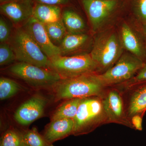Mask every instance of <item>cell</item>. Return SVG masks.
<instances>
[{"instance_id": "31", "label": "cell", "mask_w": 146, "mask_h": 146, "mask_svg": "<svg viewBox=\"0 0 146 146\" xmlns=\"http://www.w3.org/2000/svg\"><path fill=\"white\" fill-rule=\"evenodd\" d=\"M11 1V0H0V2H1V4H2L3 3L9 1Z\"/></svg>"}, {"instance_id": "2", "label": "cell", "mask_w": 146, "mask_h": 146, "mask_svg": "<svg viewBox=\"0 0 146 146\" xmlns=\"http://www.w3.org/2000/svg\"><path fill=\"white\" fill-rule=\"evenodd\" d=\"M123 50L119 33L106 31L96 36L90 54L98 65L99 71L105 72L115 65Z\"/></svg>"}, {"instance_id": "10", "label": "cell", "mask_w": 146, "mask_h": 146, "mask_svg": "<svg viewBox=\"0 0 146 146\" xmlns=\"http://www.w3.org/2000/svg\"><path fill=\"white\" fill-rule=\"evenodd\" d=\"M102 101L108 122L120 124L133 128L126 115L122 98L117 91H109Z\"/></svg>"}, {"instance_id": "20", "label": "cell", "mask_w": 146, "mask_h": 146, "mask_svg": "<svg viewBox=\"0 0 146 146\" xmlns=\"http://www.w3.org/2000/svg\"><path fill=\"white\" fill-rule=\"evenodd\" d=\"M0 146H26L23 130L10 127L2 133Z\"/></svg>"}, {"instance_id": "28", "label": "cell", "mask_w": 146, "mask_h": 146, "mask_svg": "<svg viewBox=\"0 0 146 146\" xmlns=\"http://www.w3.org/2000/svg\"><path fill=\"white\" fill-rule=\"evenodd\" d=\"M70 1V0H33L34 2L35 3H39L59 6L66 5L69 3Z\"/></svg>"}, {"instance_id": "25", "label": "cell", "mask_w": 146, "mask_h": 146, "mask_svg": "<svg viewBox=\"0 0 146 146\" xmlns=\"http://www.w3.org/2000/svg\"><path fill=\"white\" fill-rule=\"evenodd\" d=\"M134 11L138 21L141 24L146 23V0H135Z\"/></svg>"}, {"instance_id": "7", "label": "cell", "mask_w": 146, "mask_h": 146, "mask_svg": "<svg viewBox=\"0 0 146 146\" xmlns=\"http://www.w3.org/2000/svg\"><path fill=\"white\" fill-rule=\"evenodd\" d=\"M145 62L127 52L123 53L116 63L99 76L106 87L130 80L143 68Z\"/></svg>"}, {"instance_id": "29", "label": "cell", "mask_w": 146, "mask_h": 146, "mask_svg": "<svg viewBox=\"0 0 146 146\" xmlns=\"http://www.w3.org/2000/svg\"><path fill=\"white\" fill-rule=\"evenodd\" d=\"M131 124L133 125V128L136 130L142 131L143 130V119L142 115H135L131 117Z\"/></svg>"}, {"instance_id": "8", "label": "cell", "mask_w": 146, "mask_h": 146, "mask_svg": "<svg viewBox=\"0 0 146 146\" xmlns=\"http://www.w3.org/2000/svg\"><path fill=\"white\" fill-rule=\"evenodd\" d=\"M94 31L109 22L117 7V0H81Z\"/></svg>"}, {"instance_id": "9", "label": "cell", "mask_w": 146, "mask_h": 146, "mask_svg": "<svg viewBox=\"0 0 146 146\" xmlns=\"http://www.w3.org/2000/svg\"><path fill=\"white\" fill-rule=\"evenodd\" d=\"M49 100L46 97L36 94L18 107L14 114L15 121L22 126H28L44 115Z\"/></svg>"}, {"instance_id": "22", "label": "cell", "mask_w": 146, "mask_h": 146, "mask_svg": "<svg viewBox=\"0 0 146 146\" xmlns=\"http://www.w3.org/2000/svg\"><path fill=\"white\" fill-rule=\"evenodd\" d=\"M23 90L22 86L13 80L5 77L0 78V99H7Z\"/></svg>"}, {"instance_id": "27", "label": "cell", "mask_w": 146, "mask_h": 146, "mask_svg": "<svg viewBox=\"0 0 146 146\" xmlns=\"http://www.w3.org/2000/svg\"><path fill=\"white\" fill-rule=\"evenodd\" d=\"M129 81V85L131 86L146 83V62L136 76Z\"/></svg>"}, {"instance_id": "30", "label": "cell", "mask_w": 146, "mask_h": 146, "mask_svg": "<svg viewBox=\"0 0 146 146\" xmlns=\"http://www.w3.org/2000/svg\"><path fill=\"white\" fill-rule=\"evenodd\" d=\"M141 32L143 35L146 48V23L142 24Z\"/></svg>"}, {"instance_id": "5", "label": "cell", "mask_w": 146, "mask_h": 146, "mask_svg": "<svg viewBox=\"0 0 146 146\" xmlns=\"http://www.w3.org/2000/svg\"><path fill=\"white\" fill-rule=\"evenodd\" d=\"M50 60L49 69L57 73L62 79L72 78L99 71L97 63L88 54L71 56L59 55Z\"/></svg>"}, {"instance_id": "19", "label": "cell", "mask_w": 146, "mask_h": 146, "mask_svg": "<svg viewBox=\"0 0 146 146\" xmlns=\"http://www.w3.org/2000/svg\"><path fill=\"white\" fill-rule=\"evenodd\" d=\"M82 98L66 100L56 108L51 117V121L60 119H73L75 117Z\"/></svg>"}, {"instance_id": "1", "label": "cell", "mask_w": 146, "mask_h": 146, "mask_svg": "<svg viewBox=\"0 0 146 146\" xmlns=\"http://www.w3.org/2000/svg\"><path fill=\"white\" fill-rule=\"evenodd\" d=\"M106 86L96 73H90L72 78L61 79L53 87L55 101L66 100L99 96Z\"/></svg>"}, {"instance_id": "6", "label": "cell", "mask_w": 146, "mask_h": 146, "mask_svg": "<svg viewBox=\"0 0 146 146\" xmlns=\"http://www.w3.org/2000/svg\"><path fill=\"white\" fill-rule=\"evenodd\" d=\"M9 72L37 89H52L61 79L57 73L50 69L18 62L11 66Z\"/></svg>"}, {"instance_id": "21", "label": "cell", "mask_w": 146, "mask_h": 146, "mask_svg": "<svg viewBox=\"0 0 146 146\" xmlns=\"http://www.w3.org/2000/svg\"><path fill=\"white\" fill-rule=\"evenodd\" d=\"M49 37L53 43H60L67 34V29L62 18L51 23L44 25Z\"/></svg>"}, {"instance_id": "4", "label": "cell", "mask_w": 146, "mask_h": 146, "mask_svg": "<svg viewBox=\"0 0 146 146\" xmlns=\"http://www.w3.org/2000/svg\"><path fill=\"white\" fill-rule=\"evenodd\" d=\"M74 121L72 135L75 136L88 134L100 124L107 121L102 99L99 96L82 98Z\"/></svg>"}, {"instance_id": "23", "label": "cell", "mask_w": 146, "mask_h": 146, "mask_svg": "<svg viewBox=\"0 0 146 146\" xmlns=\"http://www.w3.org/2000/svg\"><path fill=\"white\" fill-rule=\"evenodd\" d=\"M26 146H54L38 132L36 128L23 130Z\"/></svg>"}, {"instance_id": "18", "label": "cell", "mask_w": 146, "mask_h": 146, "mask_svg": "<svg viewBox=\"0 0 146 146\" xmlns=\"http://www.w3.org/2000/svg\"><path fill=\"white\" fill-rule=\"evenodd\" d=\"M62 19L68 33H82L86 29L85 22L82 18L70 9L62 11Z\"/></svg>"}, {"instance_id": "11", "label": "cell", "mask_w": 146, "mask_h": 146, "mask_svg": "<svg viewBox=\"0 0 146 146\" xmlns=\"http://www.w3.org/2000/svg\"><path fill=\"white\" fill-rule=\"evenodd\" d=\"M23 27L50 59L61 55L60 48L52 42L44 24L32 16L25 23Z\"/></svg>"}, {"instance_id": "26", "label": "cell", "mask_w": 146, "mask_h": 146, "mask_svg": "<svg viewBox=\"0 0 146 146\" xmlns=\"http://www.w3.org/2000/svg\"><path fill=\"white\" fill-rule=\"evenodd\" d=\"M10 26L2 16L0 18V42L1 43L7 42L11 37Z\"/></svg>"}, {"instance_id": "13", "label": "cell", "mask_w": 146, "mask_h": 146, "mask_svg": "<svg viewBox=\"0 0 146 146\" xmlns=\"http://www.w3.org/2000/svg\"><path fill=\"white\" fill-rule=\"evenodd\" d=\"M120 39L124 49L146 62V48L142 33L138 35L126 23L120 28Z\"/></svg>"}, {"instance_id": "17", "label": "cell", "mask_w": 146, "mask_h": 146, "mask_svg": "<svg viewBox=\"0 0 146 146\" xmlns=\"http://www.w3.org/2000/svg\"><path fill=\"white\" fill-rule=\"evenodd\" d=\"M141 84L131 96L127 109L129 117L135 115H142L146 110V83Z\"/></svg>"}, {"instance_id": "24", "label": "cell", "mask_w": 146, "mask_h": 146, "mask_svg": "<svg viewBox=\"0 0 146 146\" xmlns=\"http://www.w3.org/2000/svg\"><path fill=\"white\" fill-rule=\"evenodd\" d=\"M16 60V56L10 44L8 42L1 43L0 65H7Z\"/></svg>"}, {"instance_id": "15", "label": "cell", "mask_w": 146, "mask_h": 146, "mask_svg": "<svg viewBox=\"0 0 146 146\" xmlns=\"http://www.w3.org/2000/svg\"><path fill=\"white\" fill-rule=\"evenodd\" d=\"M62 13L61 7L59 6L35 3L33 16L46 25L59 21L62 18Z\"/></svg>"}, {"instance_id": "3", "label": "cell", "mask_w": 146, "mask_h": 146, "mask_svg": "<svg viewBox=\"0 0 146 146\" xmlns=\"http://www.w3.org/2000/svg\"><path fill=\"white\" fill-rule=\"evenodd\" d=\"M10 44L19 62L49 69V58L23 27L16 29Z\"/></svg>"}, {"instance_id": "12", "label": "cell", "mask_w": 146, "mask_h": 146, "mask_svg": "<svg viewBox=\"0 0 146 146\" xmlns=\"http://www.w3.org/2000/svg\"><path fill=\"white\" fill-rule=\"evenodd\" d=\"M35 4L33 0H11L1 4V13L14 24L25 23L33 15Z\"/></svg>"}, {"instance_id": "16", "label": "cell", "mask_w": 146, "mask_h": 146, "mask_svg": "<svg viewBox=\"0 0 146 146\" xmlns=\"http://www.w3.org/2000/svg\"><path fill=\"white\" fill-rule=\"evenodd\" d=\"M89 39V35L84 33H67L59 47L61 55L67 56L83 48Z\"/></svg>"}, {"instance_id": "14", "label": "cell", "mask_w": 146, "mask_h": 146, "mask_svg": "<svg viewBox=\"0 0 146 146\" xmlns=\"http://www.w3.org/2000/svg\"><path fill=\"white\" fill-rule=\"evenodd\" d=\"M74 128L73 119H60L51 121L42 134L48 142L53 144L72 135Z\"/></svg>"}]
</instances>
